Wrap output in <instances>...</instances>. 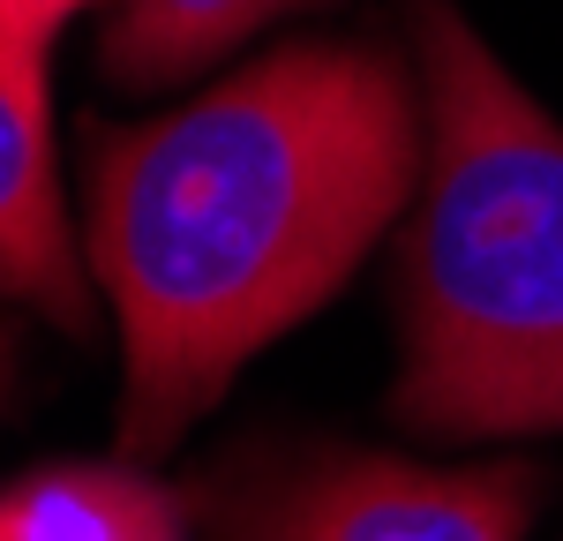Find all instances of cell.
<instances>
[{"mask_svg": "<svg viewBox=\"0 0 563 541\" xmlns=\"http://www.w3.org/2000/svg\"><path fill=\"white\" fill-rule=\"evenodd\" d=\"M421 129L398 53L308 38L98 143L84 249L121 316V459H166L346 286L421 180Z\"/></svg>", "mask_w": 563, "mask_h": 541, "instance_id": "1", "label": "cell"}, {"mask_svg": "<svg viewBox=\"0 0 563 541\" xmlns=\"http://www.w3.org/2000/svg\"><path fill=\"white\" fill-rule=\"evenodd\" d=\"M413 38L429 151L390 406L429 437L563 429V129L451 0H413Z\"/></svg>", "mask_w": 563, "mask_h": 541, "instance_id": "2", "label": "cell"}, {"mask_svg": "<svg viewBox=\"0 0 563 541\" xmlns=\"http://www.w3.org/2000/svg\"><path fill=\"white\" fill-rule=\"evenodd\" d=\"M526 519V466H413L331 451L249 504L241 541H519Z\"/></svg>", "mask_w": 563, "mask_h": 541, "instance_id": "3", "label": "cell"}, {"mask_svg": "<svg viewBox=\"0 0 563 541\" xmlns=\"http://www.w3.org/2000/svg\"><path fill=\"white\" fill-rule=\"evenodd\" d=\"M0 294L31 301L60 331H90V270L76 264L60 180L45 151V76L0 53Z\"/></svg>", "mask_w": 563, "mask_h": 541, "instance_id": "4", "label": "cell"}, {"mask_svg": "<svg viewBox=\"0 0 563 541\" xmlns=\"http://www.w3.org/2000/svg\"><path fill=\"white\" fill-rule=\"evenodd\" d=\"M0 541H188L180 496L135 459L113 466H38L0 489Z\"/></svg>", "mask_w": 563, "mask_h": 541, "instance_id": "5", "label": "cell"}, {"mask_svg": "<svg viewBox=\"0 0 563 541\" xmlns=\"http://www.w3.org/2000/svg\"><path fill=\"white\" fill-rule=\"evenodd\" d=\"M308 0H113L106 68L121 84H180Z\"/></svg>", "mask_w": 563, "mask_h": 541, "instance_id": "6", "label": "cell"}, {"mask_svg": "<svg viewBox=\"0 0 563 541\" xmlns=\"http://www.w3.org/2000/svg\"><path fill=\"white\" fill-rule=\"evenodd\" d=\"M76 8H90V0H0V53L23 76H45V45L60 38V23Z\"/></svg>", "mask_w": 563, "mask_h": 541, "instance_id": "7", "label": "cell"}, {"mask_svg": "<svg viewBox=\"0 0 563 541\" xmlns=\"http://www.w3.org/2000/svg\"><path fill=\"white\" fill-rule=\"evenodd\" d=\"M0 384H8V331H0Z\"/></svg>", "mask_w": 563, "mask_h": 541, "instance_id": "8", "label": "cell"}]
</instances>
